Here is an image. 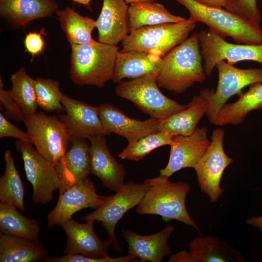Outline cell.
<instances>
[{
	"mask_svg": "<svg viewBox=\"0 0 262 262\" xmlns=\"http://www.w3.org/2000/svg\"><path fill=\"white\" fill-rule=\"evenodd\" d=\"M202 58L198 33L195 32L163 57L159 87L180 94L196 82L203 83L206 75Z\"/></svg>",
	"mask_w": 262,
	"mask_h": 262,
	"instance_id": "cell-1",
	"label": "cell"
},
{
	"mask_svg": "<svg viewBox=\"0 0 262 262\" xmlns=\"http://www.w3.org/2000/svg\"><path fill=\"white\" fill-rule=\"evenodd\" d=\"M168 178L160 175L144 180L149 188L137 206L136 213L139 214L158 215L164 222L176 220L199 231L186 207V197L190 186L183 181L171 182Z\"/></svg>",
	"mask_w": 262,
	"mask_h": 262,
	"instance_id": "cell-2",
	"label": "cell"
},
{
	"mask_svg": "<svg viewBox=\"0 0 262 262\" xmlns=\"http://www.w3.org/2000/svg\"><path fill=\"white\" fill-rule=\"evenodd\" d=\"M70 78L73 83L103 87L114 75L119 48L99 41L70 45Z\"/></svg>",
	"mask_w": 262,
	"mask_h": 262,
	"instance_id": "cell-3",
	"label": "cell"
},
{
	"mask_svg": "<svg viewBox=\"0 0 262 262\" xmlns=\"http://www.w3.org/2000/svg\"><path fill=\"white\" fill-rule=\"evenodd\" d=\"M176 0L187 9L191 19L206 24L215 33L230 37L240 44L262 45L259 24L226 8L204 5L194 0Z\"/></svg>",
	"mask_w": 262,
	"mask_h": 262,
	"instance_id": "cell-4",
	"label": "cell"
},
{
	"mask_svg": "<svg viewBox=\"0 0 262 262\" xmlns=\"http://www.w3.org/2000/svg\"><path fill=\"white\" fill-rule=\"evenodd\" d=\"M158 73L121 81L115 88V94L131 101L151 117L159 120L185 109L187 104H180L160 91L157 84Z\"/></svg>",
	"mask_w": 262,
	"mask_h": 262,
	"instance_id": "cell-5",
	"label": "cell"
},
{
	"mask_svg": "<svg viewBox=\"0 0 262 262\" xmlns=\"http://www.w3.org/2000/svg\"><path fill=\"white\" fill-rule=\"evenodd\" d=\"M23 122L37 151L56 167L58 166L71 143L66 125L56 116L42 112L25 115Z\"/></svg>",
	"mask_w": 262,
	"mask_h": 262,
	"instance_id": "cell-6",
	"label": "cell"
},
{
	"mask_svg": "<svg viewBox=\"0 0 262 262\" xmlns=\"http://www.w3.org/2000/svg\"><path fill=\"white\" fill-rule=\"evenodd\" d=\"M196 24L189 18L182 22L140 28L129 33L121 42V49L143 50L163 58L188 38Z\"/></svg>",
	"mask_w": 262,
	"mask_h": 262,
	"instance_id": "cell-7",
	"label": "cell"
},
{
	"mask_svg": "<svg viewBox=\"0 0 262 262\" xmlns=\"http://www.w3.org/2000/svg\"><path fill=\"white\" fill-rule=\"evenodd\" d=\"M215 67L218 72L216 90L204 89L199 91L207 101L208 107L205 115L213 125L219 111L229 98L240 94L246 86L262 82V67L241 69L225 61L219 62Z\"/></svg>",
	"mask_w": 262,
	"mask_h": 262,
	"instance_id": "cell-8",
	"label": "cell"
},
{
	"mask_svg": "<svg viewBox=\"0 0 262 262\" xmlns=\"http://www.w3.org/2000/svg\"><path fill=\"white\" fill-rule=\"evenodd\" d=\"M149 188V185L145 181L128 182L115 195L105 196L103 203L98 208L81 219L100 222L115 249L120 251L122 248L116 239L115 233L116 224L127 211L139 204Z\"/></svg>",
	"mask_w": 262,
	"mask_h": 262,
	"instance_id": "cell-9",
	"label": "cell"
},
{
	"mask_svg": "<svg viewBox=\"0 0 262 262\" xmlns=\"http://www.w3.org/2000/svg\"><path fill=\"white\" fill-rule=\"evenodd\" d=\"M21 154L27 180L32 184L33 201L45 204L53 199V194L61 187L56 167L40 154L33 144L18 140L15 143Z\"/></svg>",
	"mask_w": 262,
	"mask_h": 262,
	"instance_id": "cell-10",
	"label": "cell"
},
{
	"mask_svg": "<svg viewBox=\"0 0 262 262\" xmlns=\"http://www.w3.org/2000/svg\"><path fill=\"white\" fill-rule=\"evenodd\" d=\"M200 53L203 59L205 74L210 76L216 65L221 61L233 65L243 61L262 64V45L233 44L210 29L198 33Z\"/></svg>",
	"mask_w": 262,
	"mask_h": 262,
	"instance_id": "cell-11",
	"label": "cell"
},
{
	"mask_svg": "<svg viewBox=\"0 0 262 262\" xmlns=\"http://www.w3.org/2000/svg\"><path fill=\"white\" fill-rule=\"evenodd\" d=\"M224 130L217 128L212 132L211 143L194 169L201 191L207 195L211 202H215L224 189L220 186L226 168L233 159L225 153L223 147Z\"/></svg>",
	"mask_w": 262,
	"mask_h": 262,
	"instance_id": "cell-12",
	"label": "cell"
},
{
	"mask_svg": "<svg viewBox=\"0 0 262 262\" xmlns=\"http://www.w3.org/2000/svg\"><path fill=\"white\" fill-rule=\"evenodd\" d=\"M104 198L105 196L98 194L93 182L88 177L59 193L55 207L47 215L48 225L49 227L60 226L82 209H97Z\"/></svg>",
	"mask_w": 262,
	"mask_h": 262,
	"instance_id": "cell-13",
	"label": "cell"
},
{
	"mask_svg": "<svg viewBox=\"0 0 262 262\" xmlns=\"http://www.w3.org/2000/svg\"><path fill=\"white\" fill-rule=\"evenodd\" d=\"M207 133V128L202 127L190 135L173 136L168 164L160 170V175L169 178L182 168H194L211 144Z\"/></svg>",
	"mask_w": 262,
	"mask_h": 262,
	"instance_id": "cell-14",
	"label": "cell"
},
{
	"mask_svg": "<svg viewBox=\"0 0 262 262\" xmlns=\"http://www.w3.org/2000/svg\"><path fill=\"white\" fill-rule=\"evenodd\" d=\"M61 102L66 113L59 118L66 125L71 137L88 139L98 135H108L100 118L99 107L91 106L64 94Z\"/></svg>",
	"mask_w": 262,
	"mask_h": 262,
	"instance_id": "cell-15",
	"label": "cell"
},
{
	"mask_svg": "<svg viewBox=\"0 0 262 262\" xmlns=\"http://www.w3.org/2000/svg\"><path fill=\"white\" fill-rule=\"evenodd\" d=\"M94 222L86 220L85 223H81L71 218L60 225L67 236L64 249L66 254H80L95 259L109 256L108 248L112 242L99 239L94 231Z\"/></svg>",
	"mask_w": 262,
	"mask_h": 262,
	"instance_id": "cell-16",
	"label": "cell"
},
{
	"mask_svg": "<svg viewBox=\"0 0 262 262\" xmlns=\"http://www.w3.org/2000/svg\"><path fill=\"white\" fill-rule=\"evenodd\" d=\"M99 115L105 131L109 134L114 133L125 137L132 143L158 131L160 120L150 117L139 120L129 117L112 104H101Z\"/></svg>",
	"mask_w": 262,
	"mask_h": 262,
	"instance_id": "cell-17",
	"label": "cell"
},
{
	"mask_svg": "<svg viewBox=\"0 0 262 262\" xmlns=\"http://www.w3.org/2000/svg\"><path fill=\"white\" fill-rule=\"evenodd\" d=\"M91 174L96 176L103 186L116 192L125 184L126 172L110 153L104 135L90 137Z\"/></svg>",
	"mask_w": 262,
	"mask_h": 262,
	"instance_id": "cell-18",
	"label": "cell"
},
{
	"mask_svg": "<svg viewBox=\"0 0 262 262\" xmlns=\"http://www.w3.org/2000/svg\"><path fill=\"white\" fill-rule=\"evenodd\" d=\"M96 21L98 41L117 45L130 33L129 6L125 0H103Z\"/></svg>",
	"mask_w": 262,
	"mask_h": 262,
	"instance_id": "cell-19",
	"label": "cell"
},
{
	"mask_svg": "<svg viewBox=\"0 0 262 262\" xmlns=\"http://www.w3.org/2000/svg\"><path fill=\"white\" fill-rule=\"evenodd\" d=\"M82 137H72L70 147L60 164L56 168L60 175L59 193L88 177L91 174L90 144Z\"/></svg>",
	"mask_w": 262,
	"mask_h": 262,
	"instance_id": "cell-20",
	"label": "cell"
},
{
	"mask_svg": "<svg viewBox=\"0 0 262 262\" xmlns=\"http://www.w3.org/2000/svg\"><path fill=\"white\" fill-rule=\"evenodd\" d=\"M174 230V227L170 224L152 235H141L131 230H123L122 236L128 243L129 254L136 257L141 262H161L171 253L167 242Z\"/></svg>",
	"mask_w": 262,
	"mask_h": 262,
	"instance_id": "cell-21",
	"label": "cell"
},
{
	"mask_svg": "<svg viewBox=\"0 0 262 262\" xmlns=\"http://www.w3.org/2000/svg\"><path fill=\"white\" fill-rule=\"evenodd\" d=\"M160 55L140 50H119L112 81L118 83L125 78L135 79L159 72L163 62Z\"/></svg>",
	"mask_w": 262,
	"mask_h": 262,
	"instance_id": "cell-22",
	"label": "cell"
},
{
	"mask_svg": "<svg viewBox=\"0 0 262 262\" xmlns=\"http://www.w3.org/2000/svg\"><path fill=\"white\" fill-rule=\"evenodd\" d=\"M56 0H0V13L16 27L49 17L58 9Z\"/></svg>",
	"mask_w": 262,
	"mask_h": 262,
	"instance_id": "cell-23",
	"label": "cell"
},
{
	"mask_svg": "<svg viewBox=\"0 0 262 262\" xmlns=\"http://www.w3.org/2000/svg\"><path fill=\"white\" fill-rule=\"evenodd\" d=\"M187 104L185 109L160 120L158 131L172 136H188L193 133L199 120L206 114L208 104L199 94L195 96Z\"/></svg>",
	"mask_w": 262,
	"mask_h": 262,
	"instance_id": "cell-24",
	"label": "cell"
},
{
	"mask_svg": "<svg viewBox=\"0 0 262 262\" xmlns=\"http://www.w3.org/2000/svg\"><path fill=\"white\" fill-rule=\"evenodd\" d=\"M262 109V82L249 85V89L239 94L234 102L226 103L219 111L214 124L224 126L241 124L247 115L253 110Z\"/></svg>",
	"mask_w": 262,
	"mask_h": 262,
	"instance_id": "cell-25",
	"label": "cell"
},
{
	"mask_svg": "<svg viewBox=\"0 0 262 262\" xmlns=\"http://www.w3.org/2000/svg\"><path fill=\"white\" fill-rule=\"evenodd\" d=\"M47 252L38 240H32L0 233V262L44 261Z\"/></svg>",
	"mask_w": 262,
	"mask_h": 262,
	"instance_id": "cell-26",
	"label": "cell"
},
{
	"mask_svg": "<svg viewBox=\"0 0 262 262\" xmlns=\"http://www.w3.org/2000/svg\"><path fill=\"white\" fill-rule=\"evenodd\" d=\"M185 19L172 14L163 4L157 1L134 2L129 5L130 32L145 26L180 22Z\"/></svg>",
	"mask_w": 262,
	"mask_h": 262,
	"instance_id": "cell-27",
	"label": "cell"
},
{
	"mask_svg": "<svg viewBox=\"0 0 262 262\" xmlns=\"http://www.w3.org/2000/svg\"><path fill=\"white\" fill-rule=\"evenodd\" d=\"M55 14L70 45H84L95 41L92 33L97 26L96 20L82 16L70 7L57 9Z\"/></svg>",
	"mask_w": 262,
	"mask_h": 262,
	"instance_id": "cell-28",
	"label": "cell"
},
{
	"mask_svg": "<svg viewBox=\"0 0 262 262\" xmlns=\"http://www.w3.org/2000/svg\"><path fill=\"white\" fill-rule=\"evenodd\" d=\"M14 206L0 202V232L29 240H38L40 228L38 222L24 216Z\"/></svg>",
	"mask_w": 262,
	"mask_h": 262,
	"instance_id": "cell-29",
	"label": "cell"
},
{
	"mask_svg": "<svg viewBox=\"0 0 262 262\" xmlns=\"http://www.w3.org/2000/svg\"><path fill=\"white\" fill-rule=\"evenodd\" d=\"M4 159L5 171L0 178V202L14 206L24 211L25 189L10 150H6Z\"/></svg>",
	"mask_w": 262,
	"mask_h": 262,
	"instance_id": "cell-30",
	"label": "cell"
},
{
	"mask_svg": "<svg viewBox=\"0 0 262 262\" xmlns=\"http://www.w3.org/2000/svg\"><path fill=\"white\" fill-rule=\"evenodd\" d=\"M189 246L193 262H226L238 258L233 256L235 253L225 241L214 237H196L190 242Z\"/></svg>",
	"mask_w": 262,
	"mask_h": 262,
	"instance_id": "cell-31",
	"label": "cell"
},
{
	"mask_svg": "<svg viewBox=\"0 0 262 262\" xmlns=\"http://www.w3.org/2000/svg\"><path fill=\"white\" fill-rule=\"evenodd\" d=\"M10 80L12 88L11 95L22 110L25 115L35 113L38 105L34 85V79L22 67L13 73Z\"/></svg>",
	"mask_w": 262,
	"mask_h": 262,
	"instance_id": "cell-32",
	"label": "cell"
},
{
	"mask_svg": "<svg viewBox=\"0 0 262 262\" xmlns=\"http://www.w3.org/2000/svg\"><path fill=\"white\" fill-rule=\"evenodd\" d=\"M172 136L166 132L160 131L149 134L135 142L129 143L118 157L131 161L142 160L154 149L163 146L170 145Z\"/></svg>",
	"mask_w": 262,
	"mask_h": 262,
	"instance_id": "cell-33",
	"label": "cell"
},
{
	"mask_svg": "<svg viewBox=\"0 0 262 262\" xmlns=\"http://www.w3.org/2000/svg\"><path fill=\"white\" fill-rule=\"evenodd\" d=\"M34 85L38 106L47 112H61L65 111L61 98L59 82L52 79L37 78Z\"/></svg>",
	"mask_w": 262,
	"mask_h": 262,
	"instance_id": "cell-34",
	"label": "cell"
},
{
	"mask_svg": "<svg viewBox=\"0 0 262 262\" xmlns=\"http://www.w3.org/2000/svg\"><path fill=\"white\" fill-rule=\"evenodd\" d=\"M225 8L244 18L259 24L261 12L257 0H225Z\"/></svg>",
	"mask_w": 262,
	"mask_h": 262,
	"instance_id": "cell-35",
	"label": "cell"
},
{
	"mask_svg": "<svg viewBox=\"0 0 262 262\" xmlns=\"http://www.w3.org/2000/svg\"><path fill=\"white\" fill-rule=\"evenodd\" d=\"M45 262H140L135 256L129 254L125 256L115 258L109 256L100 259H95L76 254H66L60 257H50L47 256Z\"/></svg>",
	"mask_w": 262,
	"mask_h": 262,
	"instance_id": "cell-36",
	"label": "cell"
},
{
	"mask_svg": "<svg viewBox=\"0 0 262 262\" xmlns=\"http://www.w3.org/2000/svg\"><path fill=\"white\" fill-rule=\"evenodd\" d=\"M3 83L0 79V107L4 110L3 114L10 119L17 122H23L25 115L16 100L12 97L9 90L3 89Z\"/></svg>",
	"mask_w": 262,
	"mask_h": 262,
	"instance_id": "cell-37",
	"label": "cell"
},
{
	"mask_svg": "<svg viewBox=\"0 0 262 262\" xmlns=\"http://www.w3.org/2000/svg\"><path fill=\"white\" fill-rule=\"evenodd\" d=\"M11 137L33 144L32 138L29 133L20 130L11 123L0 112V138Z\"/></svg>",
	"mask_w": 262,
	"mask_h": 262,
	"instance_id": "cell-38",
	"label": "cell"
},
{
	"mask_svg": "<svg viewBox=\"0 0 262 262\" xmlns=\"http://www.w3.org/2000/svg\"><path fill=\"white\" fill-rule=\"evenodd\" d=\"M44 33V29H42L39 32H30L26 34L24 45L26 51L32 55V60L44 49L45 43L42 36Z\"/></svg>",
	"mask_w": 262,
	"mask_h": 262,
	"instance_id": "cell-39",
	"label": "cell"
},
{
	"mask_svg": "<svg viewBox=\"0 0 262 262\" xmlns=\"http://www.w3.org/2000/svg\"><path fill=\"white\" fill-rule=\"evenodd\" d=\"M201 4L217 7H225L226 3L225 0H194Z\"/></svg>",
	"mask_w": 262,
	"mask_h": 262,
	"instance_id": "cell-40",
	"label": "cell"
},
{
	"mask_svg": "<svg viewBox=\"0 0 262 262\" xmlns=\"http://www.w3.org/2000/svg\"><path fill=\"white\" fill-rule=\"evenodd\" d=\"M247 223L250 225L258 228L262 231V216L258 217H252L247 220Z\"/></svg>",
	"mask_w": 262,
	"mask_h": 262,
	"instance_id": "cell-41",
	"label": "cell"
},
{
	"mask_svg": "<svg viewBox=\"0 0 262 262\" xmlns=\"http://www.w3.org/2000/svg\"><path fill=\"white\" fill-rule=\"evenodd\" d=\"M73 1L82 4L87 7L90 8V3L91 0H72Z\"/></svg>",
	"mask_w": 262,
	"mask_h": 262,
	"instance_id": "cell-42",
	"label": "cell"
},
{
	"mask_svg": "<svg viewBox=\"0 0 262 262\" xmlns=\"http://www.w3.org/2000/svg\"><path fill=\"white\" fill-rule=\"evenodd\" d=\"M128 4H131L134 2H153L157 1V0H125Z\"/></svg>",
	"mask_w": 262,
	"mask_h": 262,
	"instance_id": "cell-43",
	"label": "cell"
}]
</instances>
